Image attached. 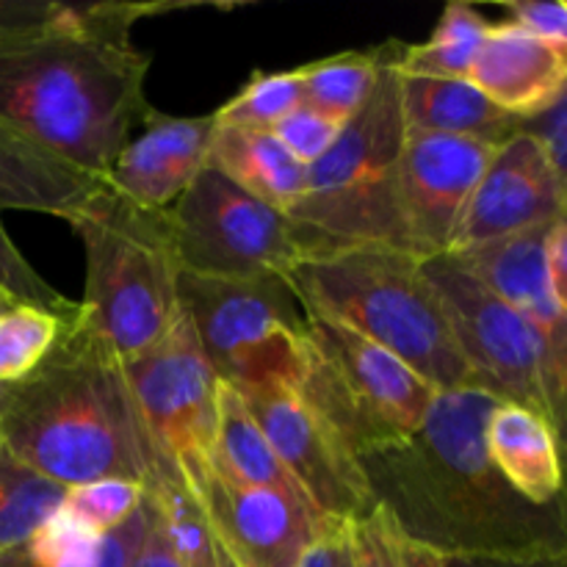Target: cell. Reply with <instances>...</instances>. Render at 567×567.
Masks as SVG:
<instances>
[{
  "label": "cell",
  "mask_w": 567,
  "mask_h": 567,
  "mask_svg": "<svg viewBox=\"0 0 567 567\" xmlns=\"http://www.w3.org/2000/svg\"><path fill=\"white\" fill-rule=\"evenodd\" d=\"M72 3L55 0H0V39L42 31L70 14Z\"/></svg>",
  "instance_id": "obj_35"
},
{
  "label": "cell",
  "mask_w": 567,
  "mask_h": 567,
  "mask_svg": "<svg viewBox=\"0 0 567 567\" xmlns=\"http://www.w3.org/2000/svg\"><path fill=\"white\" fill-rule=\"evenodd\" d=\"M399 100L408 131L502 144L524 122L491 103L471 81L399 75Z\"/></svg>",
  "instance_id": "obj_20"
},
{
  "label": "cell",
  "mask_w": 567,
  "mask_h": 567,
  "mask_svg": "<svg viewBox=\"0 0 567 567\" xmlns=\"http://www.w3.org/2000/svg\"><path fill=\"white\" fill-rule=\"evenodd\" d=\"M142 487L122 480L66 487L59 515L89 537H103L125 524L142 504Z\"/></svg>",
  "instance_id": "obj_31"
},
{
  "label": "cell",
  "mask_w": 567,
  "mask_h": 567,
  "mask_svg": "<svg viewBox=\"0 0 567 567\" xmlns=\"http://www.w3.org/2000/svg\"><path fill=\"white\" fill-rule=\"evenodd\" d=\"M208 567H238L236 563H233L230 557H227L225 551L219 548V543H216V551H214V559H210Z\"/></svg>",
  "instance_id": "obj_41"
},
{
  "label": "cell",
  "mask_w": 567,
  "mask_h": 567,
  "mask_svg": "<svg viewBox=\"0 0 567 567\" xmlns=\"http://www.w3.org/2000/svg\"><path fill=\"white\" fill-rule=\"evenodd\" d=\"M446 567H567V554H532V557H446Z\"/></svg>",
  "instance_id": "obj_39"
},
{
  "label": "cell",
  "mask_w": 567,
  "mask_h": 567,
  "mask_svg": "<svg viewBox=\"0 0 567 567\" xmlns=\"http://www.w3.org/2000/svg\"><path fill=\"white\" fill-rule=\"evenodd\" d=\"M496 404L480 388L437 391L419 430L360 454L374 504L443 557L567 554L565 498L526 502L487 454Z\"/></svg>",
  "instance_id": "obj_1"
},
{
  "label": "cell",
  "mask_w": 567,
  "mask_h": 567,
  "mask_svg": "<svg viewBox=\"0 0 567 567\" xmlns=\"http://www.w3.org/2000/svg\"><path fill=\"white\" fill-rule=\"evenodd\" d=\"M565 78V50L509 22L487 28L468 72V81L515 120H529L563 97Z\"/></svg>",
  "instance_id": "obj_17"
},
{
  "label": "cell",
  "mask_w": 567,
  "mask_h": 567,
  "mask_svg": "<svg viewBox=\"0 0 567 567\" xmlns=\"http://www.w3.org/2000/svg\"><path fill=\"white\" fill-rule=\"evenodd\" d=\"M498 144L404 127L399 208L415 258L449 252L454 227Z\"/></svg>",
  "instance_id": "obj_14"
},
{
  "label": "cell",
  "mask_w": 567,
  "mask_h": 567,
  "mask_svg": "<svg viewBox=\"0 0 567 567\" xmlns=\"http://www.w3.org/2000/svg\"><path fill=\"white\" fill-rule=\"evenodd\" d=\"M382 59H385V44L371 53L349 50L297 66L302 103L347 125L374 92Z\"/></svg>",
  "instance_id": "obj_26"
},
{
  "label": "cell",
  "mask_w": 567,
  "mask_h": 567,
  "mask_svg": "<svg viewBox=\"0 0 567 567\" xmlns=\"http://www.w3.org/2000/svg\"><path fill=\"white\" fill-rule=\"evenodd\" d=\"M150 524V502L142 493L136 513L103 537H89L61 515L0 554V567H127Z\"/></svg>",
  "instance_id": "obj_22"
},
{
  "label": "cell",
  "mask_w": 567,
  "mask_h": 567,
  "mask_svg": "<svg viewBox=\"0 0 567 567\" xmlns=\"http://www.w3.org/2000/svg\"><path fill=\"white\" fill-rule=\"evenodd\" d=\"M64 493L66 487L39 476L0 443V554L48 526Z\"/></svg>",
  "instance_id": "obj_27"
},
{
  "label": "cell",
  "mask_w": 567,
  "mask_h": 567,
  "mask_svg": "<svg viewBox=\"0 0 567 567\" xmlns=\"http://www.w3.org/2000/svg\"><path fill=\"white\" fill-rule=\"evenodd\" d=\"M214 133V114L166 116L150 109L144 131L120 150L105 181L144 208L169 210L208 166Z\"/></svg>",
  "instance_id": "obj_16"
},
{
  "label": "cell",
  "mask_w": 567,
  "mask_h": 567,
  "mask_svg": "<svg viewBox=\"0 0 567 567\" xmlns=\"http://www.w3.org/2000/svg\"><path fill=\"white\" fill-rule=\"evenodd\" d=\"M14 299H11L9 297V293H6V291H0V316H3L6 313V310H9V308H14Z\"/></svg>",
  "instance_id": "obj_43"
},
{
  "label": "cell",
  "mask_w": 567,
  "mask_h": 567,
  "mask_svg": "<svg viewBox=\"0 0 567 567\" xmlns=\"http://www.w3.org/2000/svg\"><path fill=\"white\" fill-rule=\"evenodd\" d=\"M158 6L86 3L42 31L0 39V125L94 177L144 125L150 59L127 39Z\"/></svg>",
  "instance_id": "obj_2"
},
{
  "label": "cell",
  "mask_w": 567,
  "mask_h": 567,
  "mask_svg": "<svg viewBox=\"0 0 567 567\" xmlns=\"http://www.w3.org/2000/svg\"><path fill=\"white\" fill-rule=\"evenodd\" d=\"M419 266L441 302L474 388L498 402L532 410L551 424L529 321L482 286L452 252L421 258Z\"/></svg>",
  "instance_id": "obj_10"
},
{
  "label": "cell",
  "mask_w": 567,
  "mask_h": 567,
  "mask_svg": "<svg viewBox=\"0 0 567 567\" xmlns=\"http://www.w3.org/2000/svg\"><path fill=\"white\" fill-rule=\"evenodd\" d=\"M336 567H352V559H349V548H347V540H343V532H341V543H338V557H336Z\"/></svg>",
  "instance_id": "obj_42"
},
{
  "label": "cell",
  "mask_w": 567,
  "mask_h": 567,
  "mask_svg": "<svg viewBox=\"0 0 567 567\" xmlns=\"http://www.w3.org/2000/svg\"><path fill=\"white\" fill-rule=\"evenodd\" d=\"M197 493L210 535L238 567H297L332 526L305 504L236 480L210 460L181 465Z\"/></svg>",
  "instance_id": "obj_12"
},
{
  "label": "cell",
  "mask_w": 567,
  "mask_h": 567,
  "mask_svg": "<svg viewBox=\"0 0 567 567\" xmlns=\"http://www.w3.org/2000/svg\"><path fill=\"white\" fill-rule=\"evenodd\" d=\"M210 460L221 471H227L236 480L247 482V485L275 491L280 496L305 504L313 513H319L313 507V502L305 496L302 487L297 485V480L288 474L286 465L280 463V457L269 446L260 426L255 424L241 393L221 380L219 388H216V435L214 449H210Z\"/></svg>",
  "instance_id": "obj_23"
},
{
  "label": "cell",
  "mask_w": 567,
  "mask_h": 567,
  "mask_svg": "<svg viewBox=\"0 0 567 567\" xmlns=\"http://www.w3.org/2000/svg\"><path fill=\"white\" fill-rule=\"evenodd\" d=\"M402 142L396 42H385L374 92L341 127L336 144L308 166L302 199L288 214L308 233L316 252L336 247H393L410 252L399 208Z\"/></svg>",
  "instance_id": "obj_6"
},
{
  "label": "cell",
  "mask_w": 567,
  "mask_h": 567,
  "mask_svg": "<svg viewBox=\"0 0 567 567\" xmlns=\"http://www.w3.org/2000/svg\"><path fill=\"white\" fill-rule=\"evenodd\" d=\"M177 305L214 374L236 391L291 382L299 371L305 310L282 275L247 280L181 271Z\"/></svg>",
  "instance_id": "obj_8"
},
{
  "label": "cell",
  "mask_w": 567,
  "mask_h": 567,
  "mask_svg": "<svg viewBox=\"0 0 567 567\" xmlns=\"http://www.w3.org/2000/svg\"><path fill=\"white\" fill-rule=\"evenodd\" d=\"M419 260L393 247H336L297 260L282 277L305 313L369 338L435 391L474 388Z\"/></svg>",
  "instance_id": "obj_4"
},
{
  "label": "cell",
  "mask_w": 567,
  "mask_h": 567,
  "mask_svg": "<svg viewBox=\"0 0 567 567\" xmlns=\"http://www.w3.org/2000/svg\"><path fill=\"white\" fill-rule=\"evenodd\" d=\"M169 221L177 264L186 275L230 280L286 275L316 252L291 216L241 192L210 166L172 205Z\"/></svg>",
  "instance_id": "obj_9"
},
{
  "label": "cell",
  "mask_w": 567,
  "mask_h": 567,
  "mask_svg": "<svg viewBox=\"0 0 567 567\" xmlns=\"http://www.w3.org/2000/svg\"><path fill=\"white\" fill-rule=\"evenodd\" d=\"M150 502V498H147ZM127 567H188L181 559V554L169 546V540L164 537V532L158 529L153 515V504H150V524L144 532L142 543H138L136 554H133L131 565Z\"/></svg>",
  "instance_id": "obj_37"
},
{
  "label": "cell",
  "mask_w": 567,
  "mask_h": 567,
  "mask_svg": "<svg viewBox=\"0 0 567 567\" xmlns=\"http://www.w3.org/2000/svg\"><path fill=\"white\" fill-rule=\"evenodd\" d=\"M100 181L0 125V210H33L70 221Z\"/></svg>",
  "instance_id": "obj_18"
},
{
  "label": "cell",
  "mask_w": 567,
  "mask_h": 567,
  "mask_svg": "<svg viewBox=\"0 0 567 567\" xmlns=\"http://www.w3.org/2000/svg\"><path fill=\"white\" fill-rule=\"evenodd\" d=\"M210 169L221 172L241 192L291 214L305 194L308 166L299 164L271 131L216 125L208 155Z\"/></svg>",
  "instance_id": "obj_21"
},
{
  "label": "cell",
  "mask_w": 567,
  "mask_h": 567,
  "mask_svg": "<svg viewBox=\"0 0 567 567\" xmlns=\"http://www.w3.org/2000/svg\"><path fill=\"white\" fill-rule=\"evenodd\" d=\"M341 127L343 122L332 120V116L321 114V111L302 103L297 105L291 114L282 116V120L271 127V133H275L277 142H280L299 164L310 166L336 144Z\"/></svg>",
  "instance_id": "obj_33"
},
{
  "label": "cell",
  "mask_w": 567,
  "mask_h": 567,
  "mask_svg": "<svg viewBox=\"0 0 567 567\" xmlns=\"http://www.w3.org/2000/svg\"><path fill=\"white\" fill-rule=\"evenodd\" d=\"M485 441L498 474L526 502L546 507L565 498L559 435L543 415L498 402L487 419Z\"/></svg>",
  "instance_id": "obj_19"
},
{
  "label": "cell",
  "mask_w": 567,
  "mask_h": 567,
  "mask_svg": "<svg viewBox=\"0 0 567 567\" xmlns=\"http://www.w3.org/2000/svg\"><path fill=\"white\" fill-rule=\"evenodd\" d=\"M504 11L509 14V25L554 48H567V6L563 0H507Z\"/></svg>",
  "instance_id": "obj_34"
},
{
  "label": "cell",
  "mask_w": 567,
  "mask_h": 567,
  "mask_svg": "<svg viewBox=\"0 0 567 567\" xmlns=\"http://www.w3.org/2000/svg\"><path fill=\"white\" fill-rule=\"evenodd\" d=\"M238 393L280 463L327 524L347 526L377 507L358 457L299 399L291 382H269Z\"/></svg>",
  "instance_id": "obj_13"
},
{
  "label": "cell",
  "mask_w": 567,
  "mask_h": 567,
  "mask_svg": "<svg viewBox=\"0 0 567 567\" xmlns=\"http://www.w3.org/2000/svg\"><path fill=\"white\" fill-rule=\"evenodd\" d=\"M70 319L31 305H14L6 310L0 316V385L31 374L59 341Z\"/></svg>",
  "instance_id": "obj_29"
},
{
  "label": "cell",
  "mask_w": 567,
  "mask_h": 567,
  "mask_svg": "<svg viewBox=\"0 0 567 567\" xmlns=\"http://www.w3.org/2000/svg\"><path fill=\"white\" fill-rule=\"evenodd\" d=\"M122 369L155 449L177 465L208 457L219 377L205 360L192 321L177 313L166 336L122 360Z\"/></svg>",
  "instance_id": "obj_11"
},
{
  "label": "cell",
  "mask_w": 567,
  "mask_h": 567,
  "mask_svg": "<svg viewBox=\"0 0 567 567\" xmlns=\"http://www.w3.org/2000/svg\"><path fill=\"white\" fill-rule=\"evenodd\" d=\"M563 219H567L565 175L535 136L518 131L504 138L487 161L454 227L449 252Z\"/></svg>",
  "instance_id": "obj_15"
},
{
  "label": "cell",
  "mask_w": 567,
  "mask_h": 567,
  "mask_svg": "<svg viewBox=\"0 0 567 567\" xmlns=\"http://www.w3.org/2000/svg\"><path fill=\"white\" fill-rule=\"evenodd\" d=\"M0 291L9 293L17 305H31V308L64 316V319L78 313V302H72L64 293L55 291V288L28 264L25 255L14 247L9 233L3 230V221H0Z\"/></svg>",
  "instance_id": "obj_32"
},
{
  "label": "cell",
  "mask_w": 567,
  "mask_h": 567,
  "mask_svg": "<svg viewBox=\"0 0 567 567\" xmlns=\"http://www.w3.org/2000/svg\"><path fill=\"white\" fill-rule=\"evenodd\" d=\"M302 105V83L297 70L291 72H255L236 97L214 111L216 125L252 127L271 131L286 114Z\"/></svg>",
  "instance_id": "obj_30"
},
{
  "label": "cell",
  "mask_w": 567,
  "mask_h": 567,
  "mask_svg": "<svg viewBox=\"0 0 567 567\" xmlns=\"http://www.w3.org/2000/svg\"><path fill=\"white\" fill-rule=\"evenodd\" d=\"M293 391L360 457L424 424L435 388L338 321L305 313Z\"/></svg>",
  "instance_id": "obj_7"
},
{
  "label": "cell",
  "mask_w": 567,
  "mask_h": 567,
  "mask_svg": "<svg viewBox=\"0 0 567 567\" xmlns=\"http://www.w3.org/2000/svg\"><path fill=\"white\" fill-rule=\"evenodd\" d=\"M0 443L61 487L122 480L144 491L177 465L155 449L122 358L81 305L42 363L0 385Z\"/></svg>",
  "instance_id": "obj_3"
},
{
  "label": "cell",
  "mask_w": 567,
  "mask_h": 567,
  "mask_svg": "<svg viewBox=\"0 0 567 567\" xmlns=\"http://www.w3.org/2000/svg\"><path fill=\"white\" fill-rule=\"evenodd\" d=\"M491 22L471 3L454 0L443 9L435 31L426 42L402 44L396 42L399 75L415 78H449V81H468L485 33Z\"/></svg>",
  "instance_id": "obj_25"
},
{
  "label": "cell",
  "mask_w": 567,
  "mask_h": 567,
  "mask_svg": "<svg viewBox=\"0 0 567 567\" xmlns=\"http://www.w3.org/2000/svg\"><path fill=\"white\" fill-rule=\"evenodd\" d=\"M554 225L529 227L452 255L482 286L491 288L498 299L524 316L546 299H557L548 288L546 275V241Z\"/></svg>",
  "instance_id": "obj_24"
},
{
  "label": "cell",
  "mask_w": 567,
  "mask_h": 567,
  "mask_svg": "<svg viewBox=\"0 0 567 567\" xmlns=\"http://www.w3.org/2000/svg\"><path fill=\"white\" fill-rule=\"evenodd\" d=\"M565 116H567V105L563 94V97L554 100L546 111H540V114L520 122V131L529 133V136H535L537 142H540V147L546 150L551 164L557 166L563 175H565Z\"/></svg>",
  "instance_id": "obj_36"
},
{
  "label": "cell",
  "mask_w": 567,
  "mask_h": 567,
  "mask_svg": "<svg viewBox=\"0 0 567 567\" xmlns=\"http://www.w3.org/2000/svg\"><path fill=\"white\" fill-rule=\"evenodd\" d=\"M343 540L352 567H446L443 554L404 535L382 507L343 526Z\"/></svg>",
  "instance_id": "obj_28"
},
{
  "label": "cell",
  "mask_w": 567,
  "mask_h": 567,
  "mask_svg": "<svg viewBox=\"0 0 567 567\" xmlns=\"http://www.w3.org/2000/svg\"><path fill=\"white\" fill-rule=\"evenodd\" d=\"M548 288L559 302L567 305V219L557 221L546 241Z\"/></svg>",
  "instance_id": "obj_38"
},
{
  "label": "cell",
  "mask_w": 567,
  "mask_h": 567,
  "mask_svg": "<svg viewBox=\"0 0 567 567\" xmlns=\"http://www.w3.org/2000/svg\"><path fill=\"white\" fill-rule=\"evenodd\" d=\"M70 225L86 255L83 319L122 360L153 347L181 313L169 210L144 208L103 177Z\"/></svg>",
  "instance_id": "obj_5"
},
{
  "label": "cell",
  "mask_w": 567,
  "mask_h": 567,
  "mask_svg": "<svg viewBox=\"0 0 567 567\" xmlns=\"http://www.w3.org/2000/svg\"><path fill=\"white\" fill-rule=\"evenodd\" d=\"M341 532H332V535L321 537L313 548L302 557V563L297 567H336V557H338V543H341Z\"/></svg>",
  "instance_id": "obj_40"
}]
</instances>
